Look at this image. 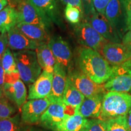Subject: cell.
<instances>
[{"instance_id":"484cf974","label":"cell","mask_w":131,"mask_h":131,"mask_svg":"<svg viewBox=\"0 0 131 131\" xmlns=\"http://www.w3.org/2000/svg\"><path fill=\"white\" fill-rule=\"evenodd\" d=\"M106 122V131H130L126 116L109 119Z\"/></svg>"},{"instance_id":"30bf717a","label":"cell","mask_w":131,"mask_h":131,"mask_svg":"<svg viewBox=\"0 0 131 131\" xmlns=\"http://www.w3.org/2000/svg\"><path fill=\"white\" fill-rule=\"evenodd\" d=\"M101 52L112 66H120L131 59V51L123 43L108 42Z\"/></svg>"},{"instance_id":"2e32d148","label":"cell","mask_w":131,"mask_h":131,"mask_svg":"<svg viewBox=\"0 0 131 131\" xmlns=\"http://www.w3.org/2000/svg\"><path fill=\"white\" fill-rule=\"evenodd\" d=\"M67 78L66 69L60 64L57 63L54 67L52 91L48 97L52 103L63 101L62 100L66 86Z\"/></svg>"},{"instance_id":"836d02e7","label":"cell","mask_w":131,"mask_h":131,"mask_svg":"<svg viewBox=\"0 0 131 131\" xmlns=\"http://www.w3.org/2000/svg\"><path fill=\"white\" fill-rule=\"evenodd\" d=\"M19 79L21 78L18 70L5 75V83H14Z\"/></svg>"},{"instance_id":"e0dca14e","label":"cell","mask_w":131,"mask_h":131,"mask_svg":"<svg viewBox=\"0 0 131 131\" xmlns=\"http://www.w3.org/2000/svg\"><path fill=\"white\" fill-rule=\"evenodd\" d=\"M4 95L18 108L23 106L27 98L25 84L21 79L14 83H5L3 88Z\"/></svg>"},{"instance_id":"8992f818","label":"cell","mask_w":131,"mask_h":131,"mask_svg":"<svg viewBox=\"0 0 131 131\" xmlns=\"http://www.w3.org/2000/svg\"><path fill=\"white\" fill-rule=\"evenodd\" d=\"M68 78L75 88L86 98L105 94L106 93L104 84H96L83 72L70 71Z\"/></svg>"},{"instance_id":"d590c367","label":"cell","mask_w":131,"mask_h":131,"mask_svg":"<svg viewBox=\"0 0 131 131\" xmlns=\"http://www.w3.org/2000/svg\"><path fill=\"white\" fill-rule=\"evenodd\" d=\"M126 10L127 17V31L131 29V0H125Z\"/></svg>"},{"instance_id":"d4e9b609","label":"cell","mask_w":131,"mask_h":131,"mask_svg":"<svg viewBox=\"0 0 131 131\" xmlns=\"http://www.w3.org/2000/svg\"><path fill=\"white\" fill-rule=\"evenodd\" d=\"M30 127L23 122L20 114L0 120V131H30Z\"/></svg>"},{"instance_id":"4316f807","label":"cell","mask_w":131,"mask_h":131,"mask_svg":"<svg viewBox=\"0 0 131 131\" xmlns=\"http://www.w3.org/2000/svg\"><path fill=\"white\" fill-rule=\"evenodd\" d=\"M1 64H2L3 68L4 69L6 74L14 72L18 70L14 55L11 52L10 48L6 49L1 60Z\"/></svg>"},{"instance_id":"1f68e13d","label":"cell","mask_w":131,"mask_h":131,"mask_svg":"<svg viewBox=\"0 0 131 131\" xmlns=\"http://www.w3.org/2000/svg\"><path fill=\"white\" fill-rule=\"evenodd\" d=\"M111 0H93L95 9L98 13L105 15V10Z\"/></svg>"},{"instance_id":"44dd1931","label":"cell","mask_w":131,"mask_h":131,"mask_svg":"<svg viewBox=\"0 0 131 131\" xmlns=\"http://www.w3.org/2000/svg\"><path fill=\"white\" fill-rule=\"evenodd\" d=\"M16 27L29 38L40 43H47L50 40L46 30L39 26L19 23L16 24Z\"/></svg>"},{"instance_id":"6da1fadb","label":"cell","mask_w":131,"mask_h":131,"mask_svg":"<svg viewBox=\"0 0 131 131\" xmlns=\"http://www.w3.org/2000/svg\"><path fill=\"white\" fill-rule=\"evenodd\" d=\"M78 62L82 72L96 84H104L114 73L113 67L103 55L89 47L79 49Z\"/></svg>"},{"instance_id":"5b68a950","label":"cell","mask_w":131,"mask_h":131,"mask_svg":"<svg viewBox=\"0 0 131 131\" xmlns=\"http://www.w3.org/2000/svg\"><path fill=\"white\" fill-rule=\"evenodd\" d=\"M74 32L80 44L98 52L109 42L88 22L77 24L74 27Z\"/></svg>"},{"instance_id":"ac0fdd59","label":"cell","mask_w":131,"mask_h":131,"mask_svg":"<svg viewBox=\"0 0 131 131\" xmlns=\"http://www.w3.org/2000/svg\"><path fill=\"white\" fill-rule=\"evenodd\" d=\"M104 95L101 94L92 97H85L78 112L86 118H99L102 109L103 100Z\"/></svg>"},{"instance_id":"ffe728a7","label":"cell","mask_w":131,"mask_h":131,"mask_svg":"<svg viewBox=\"0 0 131 131\" xmlns=\"http://www.w3.org/2000/svg\"><path fill=\"white\" fill-rule=\"evenodd\" d=\"M35 50L38 61L42 69L48 72L53 73L57 61L48 45L46 42L41 43Z\"/></svg>"},{"instance_id":"3957f363","label":"cell","mask_w":131,"mask_h":131,"mask_svg":"<svg viewBox=\"0 0 131 131\" xmlns=\"http://www.w3.org/2000/svg\"><path fill=\"white\" fill-rule=\"evenodd\" d=\"M16 68L20 78L24 84L30 85L35 81L42 72L34 50H21L14 53Z\"/></svg>"},{"instance_id":"ab89813d","label":"cell","mask_w":131,"mask_h":131,"mask_svg":"<svg viewBox=\"0 0 131 131\" xmlns=\"http://www.w3.org/2000/svg\"><path fill=\"white\" fill-rule=\"evenodd\" d=\"M9 1L8 0H0V12L3 10L5 7H7Z\"/></svg>"},{"instance_id":"83f0119b","label":"cell","mask_w":131,"mask_h":131,"mask_svg":"<svg viewBox=\"0 0 131 131\" xmlns=\"http://www.w3.org/2000/svg\"><path fill=\"white\" fill-rule=\"evenodd\" d=\"M16 109L5 96L0 99V120L10 118L16 114Z\"/></svg>"},{"instance_id":"8fae6325","label":"cell","mask_w":131,"mask_h":131,"mask_svg":"<svg viewBox=\"0 0 131 131\" xmlns=\"http://www.w3.org/2000/svg\"><path fill=\"white\" fill-rule=\"evenodd\" d=\"M112 67L114 73L110 79L104 84L106 92H131V73L124 70L121 65Z\"/></svg>"},{"instance_id":"ba28073f","label":"cell","mask_w":131,"mask_h":131,"mask_svg":"<svg viewBox=\"0 0 131 131\" xmlns=\"http://www.w3.org/2000/svg\"><path fill=\"white\" fill-rule=\"evenodd\" d=\"M52 103V101L48 97L27 101L21 107V119L24 123L29 125L37 124Z\"/></svg>"},{"instance_id":"7a4b0ae2","label":"cell","mask_w":131,"mask_h":131,"mask_svg":"<svg viewBox=\"0 0 131 131\" xmlns=\"http://www.w3.org/2000/svg\"><path fill=\"white\" fill-rule=\"evenodd\" d=\"M131 111V95L128 93L107 92L103 100L99 119L103 121L127 116Z\"/></svg>"},{"instance_id":"7bdbcfd3","label":"cell","mask_w":131,"mask_h":131,"mask_svg":"<svg viewBox=\"0 0 131 131\" xmlns=\"http://www.w3.org/2000/svg\"><path fill=\"white\" fill-rule=\"evenodd\" d=\"M30 131H48L47 130V129H42L40 128H38L36 127H30Z\"/></svg>"},{"instance_id":"52a82bcc","label":"cell","mask_w":131,"mask_h":131,"mask_svg":"<svg viewBox=\"0 0 131 131\" xmlns=\"http://www.w3.org/2000/svg\"><path fill=\"white\" fill-rule=\"evenodd\" d=\"M18 23L39 26L46 30L52 23L32 4L30 0H23L17 6Z\"/></svg>"},{"instance_id":"7c38bea8","label":"cell","mask_w":131,"mask_h":131,"mask_svg":"<svg viewBox=\"0 0 131 131\" xmlns=\"http://www.w3.org/2000/svg\"><path fill=\"white\" fill-rule=\"evenodd\" d=\"M53 77V73L43 70L35 81L29 85L28 100L49 97L52 91Z\"/></svg>"},{"instance_id":"f35d334b","label":"cell","mask_w":131,"mask_h":131,"mask_svg":"<svg viewBox=\"0 0 131 131\" xmlns=\"http://www.w3.org/2000/svg\"><path fill=\"white\" fill-rule=\"evenodd\" d=\"M124 70L131 73V59L121 65Z\"/></svg>"},{"instance_id":"5bb4252c","label":"cell","mask_w":131,"mask_h":131,"mask_svg":"<svg viewBox=\"0 0 131 131\" xmlns=\"http://www.w3.org/2000/svg\"><path fill=\"white\" fill-rule=\"evenodd\" d=\"M86 20L107 41L117 43L122 41L104 15L96 12Z\"/></svg>"},{"instance_id":"74e56055","label":"cell","mask_w":131,"mask_h":131,"mask_svg":"<svg viewBox=\"0 0 131 131\" xmlns=\"http://www.w3.org/2000/svg\"><path fill=\"white\" fill-rule=\"evenodd\" d=\"M5 75L6 73L3 68L1 61H0V88L3 89V91L5 84Z\"/></svg>"},{"instance_id":"cb8c5ba5","label":"cell","mask_w":131,"mask_h":131,"mask_svg":"<svg viewBox=\"0 0 131 131\" xmlns=\"http://www.w3.org/2000/svg\"><path fill=\"white\" fill-rule=\"evenodd\" d=\"M85 96L74 86L70 80L67 78L66 86L63 96V102L66 105L73 106L79 109Z\"/></svg>"},{"instance_id":"d6a6232c","label":"cell","mask_w":131,"mask_h":131,"mask_svg":"<svg viewBox=\"0 0 131 131\" xmlns=\"http://www.w3.org/2000/svg\"><path fill=\"white\" fill-rule=\"evenodd\" d=\"M9 46L8 35L7 33H1L0 35V61L2 60L3 55Z\"/></svg>"},{"instance_id":"277c9868","label":"cell","mask_w":131,"mask_h":131,"mask_svg":"<svg viewBox=\"0 0 131 131\" xmlns=\"http://www.w3.org/2000/svg\"><path fill=\"white\" fill-rule=\"evenodd\" d=\"M105 16L122 40L127 32L125 0H111L106 9Z\"/></svg>"},{"instance_id":"9a60e30c","label":"cell","mask_w":131,"mask_h":131,"mask_svg":"<svg viewBox=\"0 0 131 131\" xmlns=\"http://www.w3.org/2000/svg\"><path fill=\"white\" fill-rule=\"evenodd\" d=\"M7 35L9 48L14 50H35L41 44L26 37L16 26L7 32Z\"/></svg>"},{"instance_id":"60d3db41","label":"cell","mask_w":131,"mask_h":131,"mask_svg":"<svg viewBox=\"0 0 131 131\" xmlns=\"http://www.w3.org/2000/svg\"><path fill=\"white\" fill-rule=\"evenodd\" d=\"M126 117H127V124H128L129 130L131 131V111L128 113V114L127 115Z\"/></svg>"},{"instance_id":"f1b7e54d","label":"cell","mask_w":131,"mask_h":131,"mask_svg":"<svg viewBox=\"0 0 131 131\" xmlns=\"http://www.w3.org/2000/svg\"><path fill=\"white\" fill-rule=\"evenodd\" d=\"M64 15L67 20L70 23L75 24L79 23L80 19L83 17V15L80 10L70 4L66 5L64 9Z\"/></svg>"},{"instance_id":"b9f144b4","label":"cell","mask_w":131,"mask_h":131,"mask_svg":"<svg viewBox=\"0 0 131 131\" xmlns=\"http://www.w3.org/2000/svg\"><path fill=\"white\" fill-rule=\"evenodd\" d=\"M23 0H8L9 3H10L11 4L14 5V6H18L19 3H21Z\"/></svg>"},{"instance_id":"ee69618b","label":"cell","mask_w":131,"mask_h":131,"mask_svg":"<svg viewBox=\"0 0 131 131\" xmlns=\"http://www.w3.org/2000/svg\"><path fill=\"white\" fill-rule=\"evenodd\" d=\"M3 96H4V93H3V89L0 88V99H1V98H2Z\"/></svg>"},{"instance_id":"9c48e42d","label":"cell","mask_w":131,"mask_h":131,"mask_svg":"<svg viewBox=\"0 0 131 131\" xmlns=\"http://www.w3.org/2000/svg\"><path fill=\"white\" fill-rule=\"evenodd\" d=\"M66 117L65 104L63 101H57L49 106L41 117L38 123L44 129L57 131L58 125Z\"/></svg>"},{"instance_id":"e575fe53","label":"cell","mask_w":131,"mask_h":131,"mask_svg":"<svg viewBox=\"0 0 131 131\" xmlns=\"http://www.w3.org/2000/svg\"><path fill=\"white\" fill-rule=\"evenodd\" d=\"M61 1L64 4H70L71 5V6H73L75 7L78 8V9L80 10V12H81L82 15H83V16L84 15L83 4H82L81 0H61Z\"/></svg>"},{"instance_id":"8d00e7d4","label":"cell","mask_w":131,"mask_h":131,"mask_svg":"<svg viewBox=\"0 0 131 131\" xmlns=\"http://www.w3.org/2000/svg\"><path fill=\"white\" fill-rule=\"evenodd\" d=\"M122 43L131 51V29L124 35L122 39Z\"/></svg>"},{"instance_id":"7402d4cb","label":"cell","mask_w":131,"mask_h":131,"mask_svg":"<svg viewBox=\"0 0 131 131\" xmlns=\"http://www.w3.org/2000/svg\"><path fill=\"white\" fill-rule=\"evenodd\" d=\"M88 119L79 112L71 116H66L59 124L57 131H83L88 123Z\"/></svg>"},{"instance_id":"d6986e66","label":"cell","mask_w":131,"mask_h":131,"mask_svg":"<svg viewBox=\"0 0 131 131\" xmlns=\"http://www.w3.org/2000/svg\"><path fill=\"white\" fill-rule=\"evenodd\" d=\"M32 4L50 23H58L60 13L57 0H30Z\"/></svg>"},{"instance_id":"f546056e","label":"cell","mask_w":131,"mask_h":131,"mask_svg":"<svg viewBox=\"0 0 131 131\" xmlns=\"http://www.w3.org/2000/svg\"><path fill=\"white\" fill-rule=\"evenodd\" d=\"M106 122L99 118L88 119V123L83 131H106Z\"/></svg>"},{"instance_id":"4dcf8cb0","label":"cell","mask_w":131,"mask_h":131,"mask_svg":"<svg viewBox=\"0 0 131 131\" xmlns=\"http://www.w3.org/2000/svg\"><path fill=\"white\" fill-rule=\"evenodd\" d=\"M83 4V12L86 19L89 18L90 16L93 15L96 11L95 9L93 0H81Z\"/></svg>"},{"instance_id":"4fadbf2b","label":"cell","mask_w":131,"mask_h":131,"mask_svg":"<svg viewBox=\"0 0 131 131\" xmlns=\"http://www.w3.org/2000/svg\"><path fill=\"white\" fill-rule=\"evenodd\" d=\"M47 45L53 53L57 63L63 66L66 69H69L72 59V53L68 42L61 37L55 36L50 38Z\"/></svg>"},{"instance_id":"603a6c76","label":"cell","mask_w":131,"mask_h":131,"mask_svg":"<svg viewBox=\"0 0 131 131\" xmlns=\"http://www.w3.org/2000/svg\"><path fill=\"white\" fill-rule=\"evenodd\" d=\"M18 23L17 10L9 5L0 12V32L7 33Z\"/></svg>"}]
</instances>
